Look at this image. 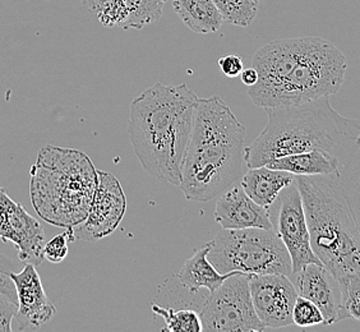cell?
<instances>
[{"label":"cell","instance_id":"1f68e13d","mask_svg":"<svg viewBox=\"0 0 360 332\" xmlns=\"http://www.w3.org/2000/svg\"><path fill=\"white\" fill-rule=\"evenodd\" d=\"M48 1H50V0H48Z\"/></svg>","mask_w":360,"mask_h":332},{"label":"cell","instance_id":"8992f818","mask_svg":"<svg viewBox=\"0 0 360 332\" xmlns=\"http://www.w3.org/2000/svg\"><path fill=\"white\" fill-rule=\"evenodd\" d=\"M30 196L36 214L59 228H75L90 212L98 174L86 153L46 146L30 170Z\"/></svg>","mask_w":360,"mask_h":332},{"label":"cell","instance_id":"4316f807","mask_svg":"<svg viewBox=\"0 0 360 332\" xmlns=\"http://www.w3.org/2000/svg\"><path fill=\"white\" fill-rule=\"evenodd\" d=\"M75 229H65L60 234L50 239L44 245V258L48 260L49 262L60 263L68 256V243L76 242Z\"/></svg>","mask_w":360,"mask_h":332},{"label":"cell","instance_id":"83f0119b","mask_svg":"<svg viewBox=\"0 0 360 332\" xmlns=\"http://www.w3.org/2000/svg\"><path fill=\"white\" fill-rule=\"evenodd\" d=\"M14 264L9 257L0 250V294L7 297L13 303H17V291L11 274L13 272Z\"/></svg>","mask_w":360,"mask_h":332},{"label":"cell","instance_id":"5b68a950","mask_svg":"<svg viewBox=\"0 0 360 332\" xmlns=\"http://www.w3.org/2000/svg\"><path fill=\"white\" fill-rule=\"evenodd\" d=\"M313 252L336 279L360 274V229L340 172L297 175Z\"/></svg>","mask_w":360,"mask_h":332},{"label":"cell","instance_id":"30bf717a","mask_svg":"<svg viewBox=\"0 0 360 332\" xmlns=\"http://www.w3.org/2000/svg\"><path fill=\"white\" fill-rule=\"evenodd\" d=\"M98 183L84 222L75 226L76 239L95 242L112 234L124 217L127 197L122 184L112 174L97 170Z\"/></svg>","mask_w":360,"mask_h":332},{"label":"cell","instance_id":"603a6c76","mask_svg":"<svg viewBox=\"0 0 360 332\" xmlns=\"http://www.w3.org/2000/svg\"><path fill=\"white\" fill-rule=\"evenodd\" d=\"M155 317H161L165 322L162 331L169 332H202L201 316L191 308H172L153 303Z\"/></svg>","mask_w":360,"mask_h":332},{"label":"cell","instance_id":"4dcf8cb0","mask_svg":"<svg viewBox=\"0 0 360 332\" xmlns=\"http://www.w3.org/2000/svg\"><path fill=\"white\" fill-rule=\"evenodd\" d=\"M239 77H240V81H242L243 84H245L247 87H253L258 82V78H259L258 72L253 67L247 68V70H243Z\"/></svg>","mask_w":360,"mask_h":332},{"label":"cell","instance_id":"ffe728a7","mask_svg":"<svg viewBox=\"0 0 360 332\" xmlns=\"http://www.w3.org/2000/svg\"><path fill=\"white\" fill-rule=\"evenodd\" d=\"M173 8L195 34H215L221 28L224 18L212 0H173Z\"/></svg>","mask_w":360,"mask_h":332},{"label":"cell","instance_id":"2e32d148","mask_svg":"<svg viewBox=\"0 0 360 332\" xmlns=\"http://www.w3.org/2000/svg\"><path fill=\"white\" fill-rule=\"evenodd\" d=\"M214 216L222 229H275L270 208L253 201L240 184H234L217 197Z\"/></svg>","mask_w":360,"mask_h":332},{"label":"cell","instance_id":"484cf974","mask_svg":"<svg viewBox=\"0 0 360 332\" xmlns=\"http://www.w3.org/2000/svg\"><path fill=\"white\" fill-rule=\"evenodd\" d=\"M292 324L303 328L325 325V317L319 307L309 299L298 297L292 309Z\"/></svg>","mask_w":360,"mask_h":332},{"label":"cell","instance_id":"52a82bcc","mask_svg":"<svg viewBox=\"0 0 360 332\" xmlns=\"http://www.w3.org/2000/svg\"><path fill=\"white\" fill-rule=\"evenodd\" d=\"M210 245L208 260L220 274L292 275L290 255L275 229H222Z\"/></svg>","mask_w":360,"mask_h":332},{"label":"cell","instance_id":"4fadbf2b","mask_svg":"<svg viewBox=\"0 0 360 332\" xmlns=\"http://www.w3.org/2000/svg\"><path fill=\"white\" fill-rule=\"evenodd\" d=\"M17 291V311L14 319L20 331L45 325L56 316V308L44 290L41 277L35 264L26 263L20 272H12Z\"/></svg>","mask_w":360,"mask_h":332},{"label":"cell","instance_id":"f1b7e54d","mask_svg":"<svg viewBox=\"0 0 360 332\" xmlns=\"http://www.w3.org/2000/svg\"><path fill=\"white\" fill-rule=\"evenodd\" d=\"M217 63H219L220 72L228 78H236V77L240 76L242 70H244L242 58L236 54L221 56Z\"/></svg>","mask_w":360,"mask_h":332},{"label":"cell","instance_id":"d6986e66","mask_svg":"<svg viewBox=\"0 0 360 332\" xmlns=\"http://www.w3.org/2000/svg\"><path fill=\"white\" fill-rule=\"evenodd\" d=\"M341 161L333 153L325 151H308L292 153L271 160L266 165L270 169L283 170L297 175H323L340 172Z\"/></svg>","mask_w":360,"mask_h":332},{"label":"cell","instance_id":"e0dca14e","mask_svg":"<svg viewBox=\"0 0 360 332\" xmlns=\"http://www.w3.org/2000/svg\"><path fill=\"white\" fill-rule=\"evenodd\" d=\"M295 180L294 174L270 169L267 166H258L248 169L239 184L245 193L259 206L270 208L281 193V191Z\"/></svg>","mask_w":360,"mask_h":332},{"label":"cell","instance_id":"9a60e30c","mask_svg":"<svg viewBox=\"0 0 360 332\" xmlns=\"http://www.w3.org/2000/svg\"><path fill=\"white\" fill-rule=\"evenodd\" d=\"M104 27L142 30L162 15L167 0H84Z\"/></svg>","mask_w":360,"mask_h":332},{"label":"cell","instance_id":"cb8c5ba5","mask_svg":"<svg viewBox=\"0 0 360 332\" xmlns=\"http://www.w3.org/2000/svg\"><path fill=\"white\" fill-rule=\"evenodd\" d=\"M224 21L239 27H248L256 20L259 0H212Z\"/></svg>","mask_w":360,"mask_h":332},{"label":"cell","instance_id":"7c38bea8","mask_svg":"<svg viewBox=\"0 0 360 332\" xmlns=\"http://www.w3.org/2000/svg\"><path fill=\"white\" fill-rule=\"evenodd\" d=\"M250 288L255 311L266 328L292 325V309L299 295L290 277L277 274L252 275Z\"/></svg>","mask_w":360,"mask_h":332},{"label":"cell","instance_id":"8fae6325","mask_svg":"<svg viewBox=\"0 0 360 332\" xmlns=\"http://www.w3.org/2000/svg\"><path fill=\"white\" fill-rule=\"evenodd\" d=\"M0 239L13 243L21 262L36 267L44 260L45 233L39 220L0 187Z\"/></svg>","mask_w":360,"mask_h":332},{"label":"cell","instance_id":"5bb4252c","mask_svg":"<svg viewBox=\"0 0 360 332\" xmlns=\"http://www.w3.org/2000/svg\"><path fill=\"white\" fill-rule=\"evenodd\" d=\"M290 280L299 297L309 299L319 307L325 317V326L340 322L341 289L331 271L323 264L309 263L298 274H292Z\"/></svg>","mask_w":360,"mask_h":332},{"label":"cell","instance_id":"7402d4cb","mask_svg":"<svg viewBox=\"0 0 360 332\" xmlns=\"http://www.w3.org/2000/svg\"><path fill=\"white\" fill-rule=\"evenodd\" d=\"M341 186L360 229V139L340 169Z\"/></svg>","mask_w":360,"mask_h":332},{"label":"cell","instance_id":"7a4b0ae2","mask_svg":"<svg viewBox=\"0 0 360 332\" xmlns=\"http://www.w3.org/2000/svg\"><path fill=\"white\" fill-rule=\"evenodd\" d=\"M245 125L221 97H198L179 187L189 201L210 202L247 173Z\"/></svg>","mask_w":360,"mask_h":332},{"label":"cell","instance_id":"6da1fadb","mask_svg":"<svg viewBox=\"0 0 360 332\" xmlns=\"http://www.w3.org/2000/svg\"><path fill=\"white\" fill-rule=\"evenodd\" d=\"M252 67L259 78L248 95L256 106L267 109L338 94L347 62L342 51L325 39L292 37L257 50Z\"/></svg>","mask_w":360,"mask_h":332},{"label":"cell","instance_id":"f546056e","mask_svg":"<svg viewBox=\"0 0 360 332\" xmlns=\"http://www.w3.org/2000/svg\"><path fill=\"white\" fill-rule=\"evenodd\" d=\"M17 311V303L0 294V331H12V321Z\"/></svg>","mask_w":360,"mask_h":332},{"label":"cell","instance_id":"ac0fdd59","mask_svg":"<svg viewBox=\"0 0 360 332\" xmlns=\"http://www.w3.org/2000/svg\"><path fill=\"white\" fill-rule=\"evenodd\" d=\"M210 248V243H206L201 248L197 249L193 256L184 262L178 274L180 281L192 290L207 289L212 293L219 289L230 275L238 272L233 271L229 274H220L216 270L215 266L208 260Z\"/></svg>","mask_w":360,"mask_h":332},{"label":"cell","instance_id":"d4e9b609","mask_svg":"<svg viewBox=\"0 0 360 332\" xmlns=\"http://www.w3.org/2000/svg\"><path fill=\"white\" fill-rule=\"evenodd\" d=\"M341 289L340 321H360V274H349L338 279Z\"/></svg>","mask_w":360,"mask_h":332},{"label":"cell","instance_id":"277c9868","mask_svg":"<svg viewBox=\"0 0 360 332\" xmlns=\"http://www.w3.org/2000/svg\"><path fill=\"white\" fill-rule=\"evenodd\" d=\"M264 110L269 122L244 151L248 169L264 166L281 156L314 150L333 153L342 164L360 139V120L335 110L330 96Z\"/></svg>","mask_w":360,"mask_h":332},{"label":"cell","instance_id":"ba28073f","mask_svg":"<svg viewBox=\"0 0 360 332\" xmlns=\"http://www.w3.org/2000/svg\"><path fill=\"white\" fill-rule=\"evenodd\" d=\"M250 276L238 271L230 275L219 289L208 294L200 313L203 331H264L266 327L258 319L252 302Z\"/></svg>","mask_w":360,"mask_h":332},{"label":"cell","instance_id":"9c48e42d","mask_svg":"<svg viewBox=\"0 0 360 332\" xmlns=\"http://www.w3.org/2000/svg\"><path fill=\"white\" fill-rule=\"evenodd\" d=\"M270 208L276 211V220H272V224L290 255L292 274H298L309 263L322 264L313 252L304 206L297 180L281 191Z\"/></svg>","mask_w":360,"mask_h":332},{"label":"cell","instance_id":"44dd1931","mask_svg":"<svg viewBox=\"0 0 360 332\" xmlns=\"http://www.w3.org/2000/svg\"><path fill=\"white\" fill-rule=\"evenodd\" d=\"M207 294L201 290H192L183 284L178 275L167 279L164 284L159 286V291L153 299V303L172 307V308H191L201 313L203 305L207 300Z\"/></svg>","mask_w":360,"mask_h":332},{"label":"cell","instance_id":"3957f363","mask_svg":"<svg viewBox=\"0 0 360 332\" xmlns=\"http://www.w3.org/2000/svg\"><path fill=\"white\" fill-rule=\"evenodd\" d=\"M197 100L187 83L161 82L133 100L128 136L141 165L155 179L179 187Z\"/></svg>","mask_w":360,"mask_h":332}]
</instances>
